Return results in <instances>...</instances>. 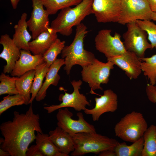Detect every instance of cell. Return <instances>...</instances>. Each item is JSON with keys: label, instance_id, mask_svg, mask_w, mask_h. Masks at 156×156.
I'll return each instance as SVG.
<instances>
[{"label": "cell", "instance_id": "6da1fadb", "mask_svg": "<svg viewBox=\"0 0 156 156\" xmlns=\"http://www.w3.org/2000/svg\"><path fill=\"white\" fill-rule=\"evenodd\" d=\"M38 114L34 113L32 103L25 113L14 111L12 120L3 122L0 130V148L11 156H26L28 146L36 138L35 132L43 133Z\"/></svg>", "mask_w": 156, "mask_h": 156}, {"label": "cell", "instance_id": "7a4b0ae2", "mask_svg": "<svg viewBox=\"0 0 156 156\" xmlns=\"http://www.w3.org/2000/svg\"><path fill=\"white\" fill-rule=\"evenodd\" d=\"M88 32L83 23L77 25L73 41L69 45L65 46L61 52L62 58H65L64 69L68 75L73 66L79 65L83 67L92 63L95 58L93 53L84 48V40Z\"/></svg>", "mask_w": 156, "mask_h": 156}, {"label": "cell", "instance_id": "3957f363", "mask_svg": "<svg viewBox=\"0 0 156 156\" xmlns=\"http://www.w3.org/2000/svg\"><path fill=\"white\" fill-rule=\"evenodd\" d=\"M93 0H83L73 8L61 10L56 18L51 22V27L57 33L65 36L72 33L73 27L81 23L86 17L92 14Z\"/></svg>", "mask_w": 156, "mask_h": 156}, {"label": "cell", "instance_id": "277c9868", "mask_svg": "<svg viewBox=\"0 0 156 156\" xmlns=\"http://www.w3.org/2000/svg\"><path fill=\"white\" fill-rule=\"evenodd\" d=\"M75 146L70 155L79 156L90 153L99 154L108 149L114 148L118 144L115 139L96 133L83 132L71 135Z\"/></svg>", "mask_w": 156, "mask_h": 156}, {"label": "cell", "instance_id": "5b68a950", "mask_svg": "<svg viewBox=\"0 0 156 156\" xmlns=\"http://www.w3.org/2000/svg\"><path fill=\"white\" fill-rule=\"evenodd\" d=\"M148 128L142 114L133 111L121 118L116 125L114 130L116 136L133 143L143 136Z\"/></svg>", "mask_w": 156, "mask_h": 156}, {"label": "cell", "instance_id": "8992f818", "mask_svg": "<svg viewBox=\"0 0 156 156\" xmlns=\"http://www.w3.org/2000/svg\"><path fill=\"white\" fill-rule=\"evenodd\" d=\"M114 65L110 61L105 63L95 58L92 63L82 67V79L88 84L91 93L96 89L103 90L100 85L108 83L110 71L114 69Z\"/></svg>", "mask_w": 156, "mask_h": 156}, {"label": "cell", "instance_id": "52a82bcc", "mask_svg": "<svg viewBox=\"0 0 156 156\" xmlns=\"http://www.w3.org/2000/svg\"><path fill=\"white\" fill-rule=\"evenodd\" d=\"M153 12L146 0H121L118 23L125 25L137 20H151Z\"/></svg>", "mask_w": 156, "mask_h": 156}, {"label": "cell", "instance_id": "ba28073f", "mask_svg": "<svg viewBox=\"0 0 156 156\" xmlns=\"http://www.w3.org/2000/svg\"><path fill=\"white\" fill-rule=\"evenodd\" d=\"M127 31L123 34L124 44L127 51L133 52L140 58L144 57L146 50L151 49L147 39L146 32L135 22L126 24Z\"/></svg>", "mask_w": 156, "mask_h": 156}, {"label": "cell", "instance_id": "9c48e42d", "mask_svg": "<svg viewBox=\"0 0 156 156\" xmlns=\"http://www.w3.org/2000/svg\"><path fill=\"white\" fill-rule=\"evenodd\" d=\"M110 29L100 30L94 39L96 49L103 53L107 58L126 53L127 51L121 40V36L115 32L111 35Z\"/></svg>", "mask_w": 156, "mask_h": 156}, {"label": "cell", "instance_id": "30bf717a", "mask_svg": "<svg viewBox=\"0 0 156 156\" xmlns=\"http://www.w3.org/2000/svg\"><path fill=\"white\" fill-rule=\"evenodd\" d=\"M56 114L57 126L71 135L80 133H96L94 126L88 122L84 119L83 113L77 114V120L73 119V113L68 108L59 109Z\"/></svg>", "mask_w": 156, "mask_h": 156}, {"label": "cell", "instance_id": "8fae6325", "mask_svg": "<svg viewBox=\"0 0 156 156\" xmlns=\"http://www.w3.org/2000/svg\"><path fill=\"white\" fill-rule=\"evenodd\" d=\"M71 83L74 89L73 92L69 94L64 91L65 94H60L59 97V100L62 101L61 103L44 107V108L48 113H51L57 109L66 107H72L77 111H84L87 105L90 106V103L88 101L86 96L79 92V89L82 83V81L74 80Z\"/></svg>", "mask_w": 156, "mask_h": 156}, {"label": "cell", "instance_id": "7c38bea8", "mask_svg": "<svg viewBox=\"0 0 156 156\" xmlns=\"http://www.w3.org/2000/svg\"><path fill=\"white\" fill-rule=\"evenodd\" d=\"M121 2V0H93L92 14L98 23H118Z\"/></svg>", "mask_w": 156, "mask_h": 156}, {"label": "cell", "instance_id": "4fadbf2b", "mask_svg": "<svg viewBox=\"0 0 156 156\" xmlns=\"http://www.w3.org/2000/svg\"><path fill=\"white\" fill-rule=\"evenodd\" d=\"M33 10L29 19L27 21L29 29L32 33V39L49 27L48 12L44 8L41 0H32Z\"/></svg>", "mask_w": 156, "mask_h": 156}, {"label": "cell", "instance_id": "5bb4252c", "mask_svg": "<svg viewBox=\"0 0 156 156\" xmlns=\"http://www.w3.org/2000/svg\"><path fill=\"white\" fill-rule=\"evenodd\" d=\"M124 71L130 79H137L141 74V60L134 52L128 51L123 54L107 58Z\"/></svg>", "mask_w": 156, "mask_h": 156}, {"label": "cell", "instance_id": "9a60e30c", "mask_svg": "<svg viewBox=\"0 0 156 156\" xmlns=\"http://www.w3.org/2000/svg\"><path fill=\"white\" fill-rule=\"evenodd\" d=\"M94 107L89 109L86 108L84 111L86 114L91 115L94 121H98L100 116L107 112H115L118 107V96L111 89L105 90L103 95L94 99Z\"/></svg>", "mask_w": 156, "mask_h": 156}, {"label": "cell", "instance_id": "2e32d148", "mask_svg": "<svg viewBox=\"0 0 156 156\" xmlns=\"http://www.w3.org/2000/svg\"><path fill=\"white\" fill-rule=\"evenodd\" d=\"M0 44L3 46V50L0 54V57L4 60L6 64L3 66V72L10 73L12 71L16 62L21 55V50L9 35H2Z\"/></svg>", "mask_w": 156, "mask_h": 156}, {"label": "cell", "instance_id": "e0dca14e", "mask_svg": "<svg viewBox=\"0 0 156 156\" xmlns=\"http://www.w3.org/2000/svg\"><path fill=\"white\" fill-rule=\"evenodd\" d=\"M42 54L32 55L29 51L21 50V55L10 73L12 77H20L26 72L35 70L36 67L44 63Z\"/></svg>", "mask_w": 156, "mask_h": 156}, {"label": "cell", "instance_id": "ac0fdd59", "mask_svg": "<svg viewBox=\"0 0 156 156\" xmlns=\"http://www.w3.org/2000/svg\"><path fill=\"white\" fill-rule=\"evenodd\" d=\"M57 33L50 27L29 42V51L34 55H43L57 38Z\"/></svg>", "mask_w": 156, "mask_h": 156}, {"label": "cell", "instance_id": "d6986e66", "mask_svg": "<svg viewBox=\"0 0 156 156\" xmlns=\"http://www.w3.org/2000/svg\"><path fill=\"white\" fill-rule=\"evenodd\" d=\"M49 137L59 151L65 156L75 149L72 136L61 128L57 127L49 132Z\"/></svg>", "mask_w": 156, "mask_h": 156}, {"label": "cell", "instance_id": "ffe728a7", "mask_svg": "<svg viewBox=\"0 0 156 156\" xmlns=\"http://www.w3.org/2000/svg\"><path fill=\"white\" fill-rule=\"evenodd\" d=\"M64 59H57L50 66L45 80L35 98L37 101H40L45 98L47 90L51 85L55 86L57 85L60 79L58 73L62 66L64 65Z\"/></svg>", "mask_w": 156, "mask_h": 156}, {"label": "cell", "instance_id": "44dd1931", "mask_svg": "<svg viewBox=\"0 0 156 156\" xmlns=\"http://www.w3.org/2000/svg\"><path fill=\"white\" fill-rule=\"evenodd\" d=\"M27 14L23 13L14 28L15 32L12 36L15 43L21 50L29 51L28 43L32 38L27 29Z\"/></svg>", "mask_w": 156, "mask_h": 156}, {"label": "cell", "instance_id": "7402d4cb", "mask_svg": "<svg viewBox=\"0 0 156 156\" xmlns=\"http://www.w3.org/2000/svg\"><path fill=\"white\" fill-rule=\"evenodd\" d=\"M35 72V70H29L18 77L16 81L17 90L25 98V105L29 104L31 99V90Z\"/></svg>", "mask_w": 156, "mask_h": 156}, {"label": "cell", "instance_id": "603a6c76", "mask_svg": "<svg viewBox=\"0 0 156 156\" xmlns=\"http://www.w3.org/2000/svg\"><path fill=\"white\" fill-rule=\"evenodd\" d=\"M37 133L36 145L44 156H65L59 151L50 139L49 134Z\"/></svg>", "mask_w": 156, "mask_h": 156}, {"label": "cell", "instance_id": "cb8c5ba5", "mask_svg": "<svg viewBox=\"0 0 156 156\" xmlns=\"http://www.w3.org/2000/svg\"><path fill=\"white\" fill-rule=\"evenodd\" d=\"M130 145L119 143L114 148L116 156H142L144 145L143 136Z\"/></svg>", "mask_w": 156, "mask_h": 156}, {"label": "cell", "instance_id": "d4e9b609", "mask_svg": "<svg viewBox=\"0 0 156 156\" xmlns=\"http://www.w3.org/2000/svg\"><path fill=\"white\" fill-rule=\"evenodd\" d=\"M143 137L144 145L142 156H156V126L148 128Z\"/></svg>", "mask_w": 156, "mask_h": 156}, {"label": "cell", "instance_id": "484cf974", "mask_svg": "<svg viewBox=\"0 0 156 156\" xmlns=\"http://www.w3.org/2000/svg\"><path fill=\"white\" fill-rule=\"evenodd\" d=\"M49 67L44 62L38 66L35 70V74L31 90V94L29 104L32 103L41 88L43 84V81L48 72Z\"/></svg>", "mask_w": 156, "mask_h": 156}, {"label": "cell", "instance_id": "4316f807", "mask_svg": "<svg viewBox=\"0 0 156 156\" xmlns=\"http://www.w3.org/2000/svg\"><path fill=\"white\" fill-rule=\"evenodd\" d=\"M49 15L55 14L59 10L76 6L83 0H41Z\"/></svg>", "mask_w": 156, "mask_h": 156}, {"label": "cell", "instance_id": "83f0119b", "mask_svg": "<svg viewBox=\"0 0 156 156\" xmlns=\"http://www.w3.org/2000/svg\"><path fill=\"white\" fill-rule=\"evenodd\" d=\"M142 71L150 81V84L155 85L156 83V54L149 57L140 58Z\"/></svg>", "mask_w": 156, "mask_h": 156}, {"label": "cell", "instance_id": "f1b7e54d", "mask_svg": "<svg viewBox=\"0 0 156 156\" xmlns=\"http://www.w3.org/2000/svg\"><path fill=\"white\" fill-rule=\"evenodd\" d=\"M65 42L57 38L43 55L44 62L49 67L57 60L58 54L61 53L65 47Z\"/></svg>", "mask_w": 156, "mask_h": 156}, {"label": "cell", "instance_id": "f546056e", "mask_svg": "<svg viewBox=\"0 0 156 156\" xmlns=\"http://www.w3.org/2000/svg\"><path fill=\"white\" fill-rule=\"evenodd\" d=\"M18 77H10L2 72L0 75V95L5 94L12 95L19 94L15 82Z\"/></svg>", "mask_w": 156, "mask_h": 156}, {"label": "cell", "instance_id": "4dcf8cb0", "mask_svg": "<svg viewBox=\"0 0 156 156\" xmlns=\"http://www.w3.org/2000/svg\"><path fill=\"white\" fill-rule=\"evenodd\" d=\"M25 104L24 97L19 94L4 97L0 102V115L11 107Z\"/></svg>", "mask_w": 156, "mask_h": 156}, {"label": "cell", "instance_id": "1f68e13d", "mask_svg": "<svg viewBox=\"0 0 156 156\" xmlns=\"http://www.w3.org/2000/svg\"><path fill=\"white\" fill-rule=\"evenodd\" d=\"M135 22L142 29L145 31L148 35L152 49L156 48V25L150 20H137Z\"/></svg>", "mask_w": 156, "mask_h": 156}, {"label": "cell", "instance_id": "d6a6232c", "mask_svg": "<svg viewBox=\"0 0 156 156\" xmlns=\"http://www.w3.org/2000/svg\"><path fill=\"white\" fill-rule=\"evenodd\" d=\"M146 92L148 98L151 102L156 103V86L148 84Z\"/></svg>", "mask_w": 156, "mask_h": 156}, {"label": "cell", "instance_id": "836d02e7", "mask_svg": "<svg viewBox=\"0 0 156 156\" xmlns=\"http://www.w3.org/2000/svg\"><path fill=\"white\" fill-rule=\"evenodd\" d=\"M26 155V156H44L36 144L28 148Z\"/></svg>", "mask_w": 156, "mask_h": 156}, {"label": "cell", "instance_id": "e575fe53", "mask_svg": "<svg viewBox=\"0 0 156 156\" xmlns=\"http://www.w3.org/2000/svg\"><path fill=\"white\" fill-rule=\"evenodd\" d=\"M114 148L108 149L100 153L99 156H116Z\"/></svg>", "mask_w": 156, "mask_h": 156}, {"label": "cell", "instance_id": "d590c367", "mask_svg": "<svg viewBox=\"0 0 156 156\" xmlns=\"http://www.w3.org/2000/svg\"><path fill=\"white\" fill-rule=\"evenodd\" d=\"M153 12H156V0H146Z\"/></svg>", "mask_w": 156, "mask_h": 156}, {"label": "cell", "instance_id": "8d00e7d4", "mask_svg": "<svg viewBox=\"0 0 156 156\" xmlns=\"http://www.w3.org/2000/svg\"><path fill=\"white\" fill-rule=\"evenodd\" d=\"M20 0H10V2L13 9L16 8L18 3Z\"/></svg>", "mask_w": 156, "mask_h": 156}, {"label": "cell", "instance_id": "74e56055", "mask_svg": "<svg viewBox=\"0 0 156 156\" xmlns=\"http://www.w3.org/2000/svg\"><path fill=\"white\" fill-rule=\"evenodd\" d=\"M10 155L7 151H5L2 149L0 148V156H9Z\"/></svg>", "mask_w": 156, "mask_h": 156}, {"label": "cell", "instance_id": "f35d334b", "mask_svg": "<svg viewBox=\"0 0 156 156\" xmlns=\"http://www.w3.org/2000/svg\"><path fill=\"white\" fill-rule=\"evenodd\" d=\"M151 20L156 21V12H153L151 15Z\"/></svg>", "mask_w": 156, "mask_h": 156}]
</instances>
